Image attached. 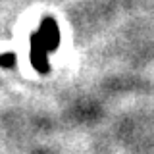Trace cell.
Here are the masks:
<instances>
[{
    "instance_id": "6da1fadb",
    "label": "cell",
    "mask_w": 154,
    "mask_h": 154,
    "mask_svg": "<svg viewBox=\"0 0 154 154\" xmlns=\"http://www.w3.org/2000/svg\"><path fill=\"white\" fill-rule=\"evenodd\" d=\"M58 42H60L58 25L52 19H45L38 31L31 37V52H29L33 66L38 71L48 69V56H50V52L56 50Z\"/></svg>"
}]
</instances>
